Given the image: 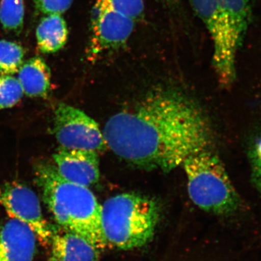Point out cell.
Masks as SVG:
<instances>
[{"label": "cell", "instance_id": "obj_1", "mask_svg": "<svg viewBox=\"0 0 261 261\" xmlns=\"http://www.w3.org/2000/svg\"><path fill=\"white\" fill-rule=\"evenodd\" d=\"M108 148L141 168L169 172L213 147L211 123L200 106L176 91L156 90L113 115L102 132Z\"/></svg>", "mask_w": 261, "mask_h": 261}, {"label": "cell", "instance_id": "obj_2", "mask_svg": "<svg viewBox=\"0 0 261 261\" xmlns=\"http://www.w3.org/2000/svg\"><path fill=\"white\" fill-rule=\"evenodd\" d=\"M35 174L44 203L57 224L104 250L108 245L102 233V205L89 187L67 181L50 163L39 164Z\"/></svg>", "mask_w": 261, "mask_h": 261}, {"label": "cell", "instance_id": "obj_3", "mask_svg": "<svg viewBox=\"0 0 261 261\" xmlns=\"http://www.w3.org/2000/svg\"><path fill=\"white\" fill-rule=\"evenodd\" d=\"M161 210L156 201L140 194L110 197L102 205L103 237L107 245L130 250L153 238Z\"/></svg>", "mask_w": 261, "mask_h": 261}, {"label": "cell", "instance_id": "obj_4", "mask_svg": "<svg viewBox=\"0 0 261 261\" xmlns=\"http://www.w3.org/2000/svg\"><path fill=\"white\" fill-rule=\"evenodd\" d=\"M181 166L187 175L190 198L199 208L221 216L238 210V192L212 147L192 154Z\"/></svg>", "mask_w": 261, "mask_h": 261}, {"label": "cell", "instance_id": "obj_5", "mask_svg": "<svg viewBox=\"0 0 261 261\" xmlns=\"http://www.w3.org/2000/svg\"><path fill=\"white\" fill-rule=\"evenodd\" d=\"M212 39L213 65L221 87H229L236 78L239 47L233 39L219 0H190Z\"/></svg>", "mask_w": 261, "mask_h": 261}, {"label": "cell", "instance_id": "obj_6", "mask_svg": "<svg viewBox=\"0 0 261 261\" xmlns=\"http://www.w3.org/2000/svg\"><path fill=\"white\" fill-rule=\"evenodd\" d=\"M54 130L61 147L98 153L107 149L97 122L78 108L60 103L55 111Z\"/></svg>", "mask_w": 261, "mask_h": 261}, {"label": "cell", "instance_id": "obj_7", "mask_svg": "<svg viewBox=\"0 0 261 261\" xmlns=\"http://www.w3.org/2000/svg\"><path fill=\"white\" fill-rule=\"evenodd\" d=\"M0 205L10 218L27 224L43 245H50L54 228L44 219L39 198L30 188L18 182L2 185Z\"/></svg>", "mask_w": 261, "mask_h": 261}, {"label": "cell", "instance_id": "obj_8", "mask_svg": "<svg viewBox=\"0 0 261 261\" xmlns=\"http://www.w3.org/2000/svg\"><path fill=\"white\" fill-rule=\"evenodd\" d=\"M134 27V19L96 3L89 53L97 56L121 47L132 35Z\"/></svg>", "mask_w": 261, "mask_h": 261}, {"label": "cell", "instance_id": "obj_9", "mask_svg": "<svg viewBox=\"0 0 261 261\" xmlns=\"http://www.w3.org/2000/svg\"><path fill=\"white\" fill-rule=\"evenodd\" d=\"M58 173L67 181L89 187L99 178L98 153L60 147L53 155Z\"/></svg>", "mask_w": 261, "mask_h": 261}, {"label": "cell", "instance_id": "obj_10", "mask_svg": "<svg viewBox=\"0 0 261 261\" xmlns=\"http://www.w3.org/2000/svg\"><path fill=\"white\" fill-rule=\"evenodd\" d=\"M37 237L27 224L12 219L0 222V261H33Z\"/></svg>", "mask_w": 261, "mask_h": 261}, {"label": "cell", "instance_id": "obj_11", "mask_svg": "<svg viewBox=\"0 0 261 261\" xmlns=\"http://www.w3.org/2000/svg\"><path fill=\"white\" fill-rule=\"evenodd\" d=\"M49 245V261H98L100 252L86 239L55 228Z\"/></svg>", "mask_w": 261, "mask_h": 261}, {"label": "cell", "instance_id": "obj_12", "mask_svg": "<svg viewBox=\"0 0 261 261\" xmlns=\"http://www.w3.org/2000/svg\"><path fill=\"white\" fill-rule=\"evenodd\" d=\"M18 80L27 96L44 97L50 89V69L42 58L34 57L20 66Z\"/></svg>", "mask_w": 261, "mask_h": 261}, {"label": "cell", "instance_id": "obj_13", "mask_svg": "<svg viewBox=\"0 0 261 261\" xmlns=\"http://www.w3.org/2000/svg\"><path fill=\"white\" fill-rule=\"evenodd\" d=\"M68 37L66 22L60 14L45 15L36 30L37 47L44 54L61 50L66 44Z\"/></svg>", "mask_w": 261, "mask_h": 261}, {"label": "cell", "instance_id": "obj_14", "mask_svg": "<svg viewBox=\"0 0 261 261\" xmlns=\"http://www.w3.org/2000/svg\"><path fill=\"white\" fill-rule=\"evenodd\" d=\"M233 39L241 47L252 18L253 0H219Z\"/></svg>", "mask_w": 261, "mask_h": 261}, {"label": "cell", "instance_id": "obj_15", "mask_svg": "<svg viewBox=\"0 0 261 261\" xmlns=\"http://www.w3.org/2000/svg\"><path fill=\"white\" fill-rule=\"evenodd\" d=\"M24 14L23 0H1L0 23L5 30L20 32L23 29Z\"/></svg>", "mask_w": 261, "mask_h": 261}, {"label": "cell", "instance_id": "obj_16", "mask_svg": "<svg viewBox=\"0 0 261 261\" xmlns=\"http://www.w3.org/2000/svg\"><path fill=\"white\" fill-rule=\"evenodd\" d=\"M24 50L16 42L0 40V73L13 75L18 73L23 64Z\"/></svg>", "mask_w": 261, "mask_h": 261}, {"label": "cell", "instance_id": "obj_17", "mask_svg": "<svg viewBox=\"0 0 261 261\" xmlns=\"http://www.w3.org/2000/svg\"><path fill=\"white\" fill-rule=\"evenodd\" d=\"M23 94L18 79L10 75H0V110L15 106Z\"/></svg>", "mask_w": 261, "mask_h": 261}, {"label": "cell", "instance_id": "obj_18", "mask_svg": "<svg viewBox=\"0 0 261 261\" xmlns=\"http://www.w3.org/2000/svg\"><path fill=\"white\" fill-rule=\"evenodd\" d=\"M96 3L135 20L143 13L144 0H97Z\"/></svg>", "mask_w": 261, "mask_h": 261}, {"label": "cell", "instance_id": "obj_19", "mask_svg": "<svg viewBox=\"0 0 261 261\" xmlns=\"http://www.w3.org/2000/svg\"><path fill=\"white\" fill-rule=\"evenodd\" d=\"M248 158L252 182L261 197V132L249 147Z\"/></svg>", "mask_w": 261, "mask_h": 261}, {"label": "cell", "instance_id": "obj_20", "mask_svg": "<svg viewBox=\"0 0 261 261\" xmlns=\"http://www.w3.org/2000/svg\"><path fill=\"white\" fill-rule=\"evenodd\" d=\"M36 7L44 14L63 15L73 4V0H34Z\"/></svg>", "mask_w": 261, "mask_h": 261}]
</instances>
